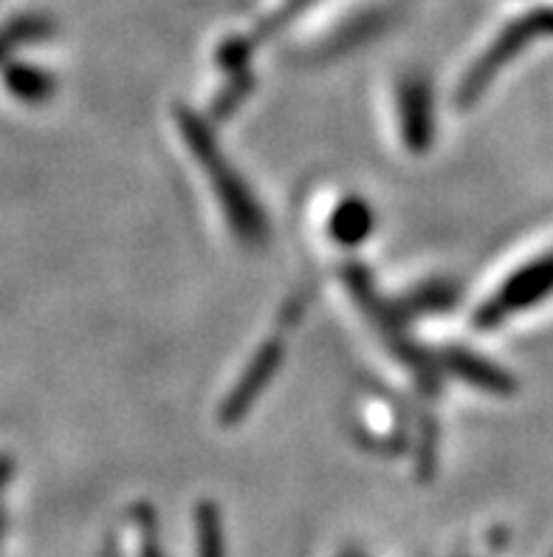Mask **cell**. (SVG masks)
I'll return each mask as SVG.
<instances>
[{
	"label": "cell",
	"instance_id": "1",
	"mask_svg": "<svg viewBox=\"0 0 553 557\" xmlns=\"http://www.w3.org/2000/svg\"><path fill=\"white\" fill-rule=\"evenodd\" d=\"M178 122H181V134L189 141V148L196 153V159L201 162L203 173L210 176L212 193L217 196L221 207L226 210V215L231 219V230L238 233L240 240H246L249 247H260L263 240L268 238L266 215L254 205L252 193L246 190V184L240 182V176L235 173L229 162L224 159L221 148L212 139L210 127H203L201 120H196L192 113H178Z\"/></svg>",
	"mask_w": 553,
	"mask_h": 557
},
{
	"label": "cell",
	"instance_id": "2",
	"mask_svg": "<svg viewBox=\"0 0 553 557\" xmlns=\"http://www.w3.org/2000/svg\"><path fill=\"white\" fill-rule=\"evenodd\" d=\"M542 37H553V7L531 9V12L519 14L514 23H508L498 40L483 51V57L466 71V77L457 88V102L469 108L519 51H526L533 40H542Z\"/></svg>",
	"mask_w": 553,
	"mask_h": 557
},
{
	"label": "cell",
	"instance_id": "3",
	"mask_svg": "<svg viewBox=\"0 0 553 557\" xmlns=\"http://www.w3.org/2000/svg\"><path fill=\"white\" fill-rule=\"evenodd\" d=\"M553 297V249L519 267L517 272L505 277L498 286V292L480 306L475 314V323L480 329H494L503 325L505 320L517 318L523 311L540 306L542 300Z\"/></svg>",
	"mask_w": 553,
	"mask_h": 557
},
{
	"label": "cell",
	"instance_id": "4",
	"mask_svg": "<svg viewBox=\"0 0 553 557\" xmlns=\"http://www.w3.org/2000/svg\"><path fill=\"white\" fill-rule=\"evenodd\" d=\"M282 360V346L280 343H266V346L260 348L257 357H254L252 368L246 371L243 380L238 382V388L231 391V396L226 399L224 405V422H238L243 417L246 410L252 408L254 399L260 396V391L266 388L272 374L277 371Z\"/></svg>",
	"mask_w": 553,
	"mask_h": 557
},
{
	"label": "cell",
	"instance_id": "5",
	"mask_svg": "<svg viewBox=\"0 0 553 557\" xmlns=\"http://www.w3.org/2000/svg\"><path fill=\"white\" fill-rule=\"evenodd\" d=\"M401 127L413 150H424L432 139V94L424 79H410L401 88Z\"/></svg>",
	"mask_w": 553,
	"mask_h": 557
},
{
	"label": "cell",
	"instance_id": "6",
	"mask_svg": "<svg viewBox=\"0 0 553 557\" xmlns=\"http://www.w3.org/2000/svg\"><path fill=\"white\" fill-rule=\"evenodd\" d=\"M447 366L452 368L455 374H461L469 385H475V388L491 391V394H508V391H514L512 374H505L503 368L491 366L489 360L463 351V348L447 351Z\"/></svg>",
	"mask_w": 553,
	"mask_h": 557
},
{
	"label": "cell",
	"instance_id": "7",
	"mask_svg": "<svg viewBox=\"0 0 553 557\" xmlns=\"http://www.w3.org/2000/svg\"><path fill=\"white\" fill-rule=\"evenodd\" d=\"M373 230V215L370 207L365 201H359V198H348L342 205L337 207L334 212V219H330V233L339 244L344 247H353L359 240H365Z\"/></svg>",
	"mask_w": 553,
	"mask_h": 557
},
{
	"label": "cell",
	"instance_id": "8",
	"mask_svg": "<svg viewBox=\"0 0 553 557\" xmlns=\"http://www.w3.org/2000/svg\"><path fill=\"white\" fill-rule=\"evenodd\" d=\"M12 88L21 94L23 99H40V97H46V94L51 91L49 79L42 77V74H37V71H32V69L12 74Z\"/></svg>",
	"mask_w": 553,
	"mask_h": 557
}]
</instances>
